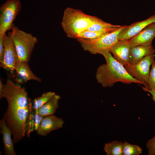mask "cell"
I'll use <instances>...</instances> for the list:
<instances>
[{
    "mask_svg": "<svg viewBox=\"0 0 155 155\" xmlns=\"http://www.w3.org/2000/svg\"><path fill=\"white\" fill-rule=\"evenodd\" d=\"M4 85L1 97L6 99L8 107L3 118L12 132L13 142L16 143L25 136L27 120L34 109L24 88L11 80Z\"/></svg>",
    "mask_w": 155,
    "mask_h": 155,
    "instance_id": "1",
    "label": "cell"
},
{
    "mask_svg": "<svg viewBox=\"0 0 155 155\" xmlns=\"http://www.w3.org/2000/svg\"><path fill=\"white\" fill-rule=\"evenodd\" d=\"M106 63L97 68L96 78L98 83L104 88L111 87L117 82L129 84L133 83L142 84L140 82L131 76L125 67L117 61L111 53L103 54Z\"/></svg>",
    "mask_w": 155,
    "mask_h": 155,
    "instance_id": "2",
    "label": "cell"
},
{
    "mask_svg": "<svg viewBox=\"0 0 155 155\" xmlns=\"http://www.w3.org/2000/svg\"><path fill=\"white\" fill-rule=\"evenodd\" d=\"M97 18L81 10L68 7L63 12L61 25L68 37L77 39L78 35L86 30Z\"/></svg>",
    "mask_w": 155,
    "mask_h": 155,
    "instance_id": "3",
    "label": "cell"
},
{
    "mask_svg": "<svg viewBox=\"0 0 155 155\" xmlns=\"http://www.w3.org/2000/svg\"><path fill=\"white\" fill-rule=\"evenodd\" d=\"M126 26H121L115 30L96 39L88 40L78 38L77 40L84 51L92 54L102 55L110 52L112 46L119 41V34Z\"/></svg>",
    "mask_w": 155,
    "mask_h": 155,
    "instance_id": "4",
    "label": "cell"
},
{
    "mask_svg": "<svg viewBox=\"0 0 155 155\" xmlns=\"http://www.w3.org/2000/svg\"><path fill=\"white\" fill-rule=\"evenodd\" d=\"M11 30V36L19 61L28 62L34 47L38 42L37 38L31 33L20 30L13 24Z\"/></svg>",
    "mask_w": 155,
    "mask_h": 155,
    "instance_id": "5",
    "label": "cell"
},
{
    "mask_svg": "<svg viewBox=\"0 0 155 155\" xmlns=\"http://www.w3.org/2000/svg\"><path fill=\"white\" fill-rule=\"evenodd\" d=\"M22 6L19 0H7L0 7V35L11 28Z\"/></svg>",
    "mask_w": 155,
    "mask_h": 155,
    "instance_id": "6",
    "label": "cell"
},
{
    "mask_svg": "<svg viewBox=\"0 0 155 155\" xmlns=\"http://www.w3.org/2000/svg\"><path fill=\"white\" fill-rule=\"evenodd\" d=\"M4 47V56L0 66L5 69L8 74L14 79L15 77V68L19 61L18 55L11 36V32L7 35L6 33L3 36Z\"/></svg>",
    "mask_w": 155,
    "mask_h": 155,
    "instance_id": "7",
    "label": "cell"
},
{
    "mask_svg": "<svg viewBox=\"0 0 155 155\" xmlns=\"http://www.w3.org/2000/svg\"><path fill=\"white\" fill-rule=\"evenodd\" d=\"M154 60V55H148L135 64H129L124 67L131 76L145 86L148 82L150 67Z\"/></svg>",
    "mask_w": 155,
    "mask_h": 155,
    "instance_id": "8",
    "label": "cell"
},
{
    "mask_svg": "<svg viewBox=\"0 0 155 155\" xmlns=\"http://www.w3.org/2000/svg\"><path fill=\"white\" fill-rule=\"evenodd\" d=\"M131 47L129 40H121L112 46L110 52L117 61L125 66L129 64Z\"/></svg>",
    "mask_w": 155,
    "mask_h": 155,
    "instance_id": "9",
    "label": "cell"
},
{
    "mask_svg": "<svg viewBox=\"0 0 155 155\" xmlns=\"http://www.w3.org/2000/svg\"><path fill=\"white\" fill-rule=\"evenodd\" d=\"M155 22V15L142 21L133 23L126 27L119 34V40H129L135 36L145 27Z\"/></svg>",
    "mask_w": 155,
    "mask_h": 155,
    "instance_id": "10",
    "label": "cell"
},
{
    "mask_svg": "<svg viewBox=\"0 0 155 155\" xmlns=\"http://www.w3.org/2000/svg\"><path fill=\"white\" fill-rule=\"evenodd\" d=\"M64 122L62 118H59L54 114L44 117L36 131L40 135L45 136L51 131L63 127Z\"/></svg>",
    "mask_w": 155,
    "mask_h": 155,
    "instance_id": "11",
    "label": "cell"
},
{
    "mask_svg": "<svg viewBox=\"0 0 155 155\" xmlns=\"http://www.w3.org/2000/svg\"><path fill=\"white\" fill-rule=\"evenodd\" d=\"M15 71L14 79L18 84H22L31 80L41 82V79L36 76L31 70L28 62L19 61L16 65Z\"/></svg>",
    "mask_w": 155,
    "mask_h": 155,
    "instance_id": "12",
    "label": "cell"
},
{
    "mask_svg": "<svg viewBox=\"0 0 155 155\" xmlns=\"http://www.w3.org/2000/svg\"><path fill=\"white\" fill-rule=\"evenodd\" d=\"M155 37V22L147 26L138 34L129 40L131 47L152 44Z\"/></svg>",
    "mask_w": 155,
    "mask_h": 155,
    "instance_id": "13",
    "label": "cell"
},
{
    "mask_svg": "<svg viewBox=\"0 0 155 155\" xmlns=\"http://www.w3.org/2000/svg\"><path fill=\"white\" fill-rule=\"evenodd\" d=\"M155 50L152 44L139 45L131 47L129 55V63L134 64L145 56L154 55Z\"/></svg>",
    "mask_w": 155,
    "mask_h": 155,
    "instance_id": "14",
    "label": "cell"
},
{
    "mask_svg": "<svg viewBox=\"0 0 155 155\" xmlns=\"http://www.w3.org/2000/svg\"><path fill=\"white\" fill-rule=\"evenodd\" d=\"M0 127L1 129L0 132L2 134L3 150L5 155H16L14 149V143L11 138L12 132L3 118L0 120Z\"/></svg>",
    "mask_w": 155,
    "mask_h": 155,
    "instance_id": "15",
    "label": "cell"
},
{
    "mask_svg": "<svg viewBox=\"0 0 155 155\" xmlns=\"http://www.w3.org/2000/svg\"><path fill=\"white\" fill-rule=\"evenodd\" d=\"M60 96L56 94L38 110V114L43 117L54 115L59 107L58 102Z\"/></svg>",
    "mask_w": 155,
    "mask_h": 155,
    "instance_id": "16",
    "label": "cell"
},
{
    "mask_svg": "<svg viewBox=\"0 0 155 155\" xmlns=\"http://www.w3.org/2000/svg\"><path fill=\"white\" fill-rule=\"evenodd\" d=\"M121 26L106 22L98 17L86 30L92 31L113 32Z\"/></svg>",
    "mask_w": 155,
    "mask_h": 155,
    "instance_id": "17",
    "label": "cell"
},
{
    "mask_svg": "<svg viewBox=\"0 0 155 155\" xmlns=\"http://www.w3.org/2000/svg\"><path fill=\"white\" fill-rule=\"evenodd\" d=\"M123 143L116 140L105 144L104 150L107 155H122Z\"/></svg>",
    "mask_w": 155,
    "mask_h": 155,
    "instance_id": "18",
    "label": "cell"
},
{
    "mask_svg": "<svg viewBox=\"0 0 155 155\" xmlns=\"http://www.w3.org/2000/svg\"><path fill=\"white\" fill-rule=\"evenodd\" d=\"M55 94V92L49 91L44 93L40 96L35 98L32 103L33 109L34 110H38L50 99Z\"/></svg>",
    "mask_w": 155,
    "mask_h": 155,
    "instance_id": "19",
    "label": "cell"
},
{
    "mask_svg": "<svg viewBox=\"0 0 155 155\" xmlns=\"http://www.w3.org/2000/svg\"><path fill=\"white\" fill-rule=\"evenodd\" d=\"M111 32H112L92 31L86 30L80 32L78 36L77 39L81 38L88 40H94Z\"/></svg>",
    "mask_w": 155,
    "mask_h": 155,
    "instance_id": "20",
    "label": "cell"
},
{
    "mask_svg": "<svg viewBox=\"0 0 155 155\" xmlns=\"http://www.w3.org/2000/svg\"><path fill=\"white\" fill-rule=\"evenodd\" d=\"M142 150L139 146L130 144L125 141L123 144L122 155H138Z\"/></svg>",
    "mask_w": 155,
    "mask_h": 155,
    "instance_id": "21",
    "label": "cell"
},
{
    "mask_svg": "<svg viewBox=\"0 0 155 155\" xmlns=\"http://www.w3.org/2000/svg\"><path fill=\"white\" fill-rule=\"evenodd\" d=\"M143 90L145 91L149 90H155V60L151 65L149 78L146 84L143 87Z\"/></svg>",
    "mask_w": 155,
    "mask_h": 155,
    "instance_id": "22",
    "label": "cell"
},
{
    "mask_svg": "<svg viewBox=\"0 0 155 155\" xmlns=\"http://www.w3.org/2000/svg\"><path fill=\"white\" fill-rule=\"evenodd\" d=\"M34 110L29 115L27 118L26 125V134L28 137L30 133L34 130Z\"/></svg>",
    "mask_w": 155,
    "mask_h": 155,
    "instance_id": "23",
    "label": "cell"
},
{
    "mask_svg": "<svg viewBox=\"0 0 155 155\" xmlns=\"http://www.w3.org/2000/svg\"><path fill=\"white\" fill-rule=\"evenodd\" d=\"M146 147L148 150V155H155V135L147 141Z\"/></svg>",
    "mask_w": 155,
    "mask_h": 155,
    "instance_id": "24",
    "label": "cell"
},
{
    "mask_svg": "<svg viewBox=\"0 0 155 155\" xmlns=\"http://www.w3.org/2000/svg\"><path fill=\"white\" fill-rule=\"evenodd\" d=\"M34 130L36 131L38 129L41 121L44 117L38 114V110H34Z\"/></svg>",
    "mask_w": 155,
    "mask_h": 155,
    "instance_id": "25",
    "label": "cell"
},
{
    "mask_svg": "<svg viewBox=\"0 0 155 155\" xmlns=\"http://www.w3.org/2000/svg\"><path fill=\"white\" fill-rule=\"evenodd\" d=\"M3 36V35H0V63L3 61L4 56V47Z\"/></svg>",
    "mask_w": 155,
    "mask_h": 155,
    "instance_id": "26",
    "label": "cell"
},
{
    "mask_svg": "<svg viewBox=\"0 0 155 155\" xmlns=\"http://www.w3.org/2000/svg\"><path fill=\"white\" fill-rule=\"evenodd\" d=\"M150 92L152 96V98L155 103V90H149L147 91Z\"/></svg>",
    "mask_w": 155,
    "mask_h": 155,
    "instance_id": "27",
    "label": "cell"
},
{
    "mask_svg": "<svg viewBox=\"0 0 155 155\" xmlns=\"http://www.w3.org/2000/svg\"><path fill=\"white\" fill-rule=\"evenodd\" d=\"M4 84L1 80H0V95H1L3 92L4 88Z\"/></svg>",
    "mask_w": 155,
    "mask_h": 155,
    "instance_id": "28",
    "label": "cell"
}]
</instances>
